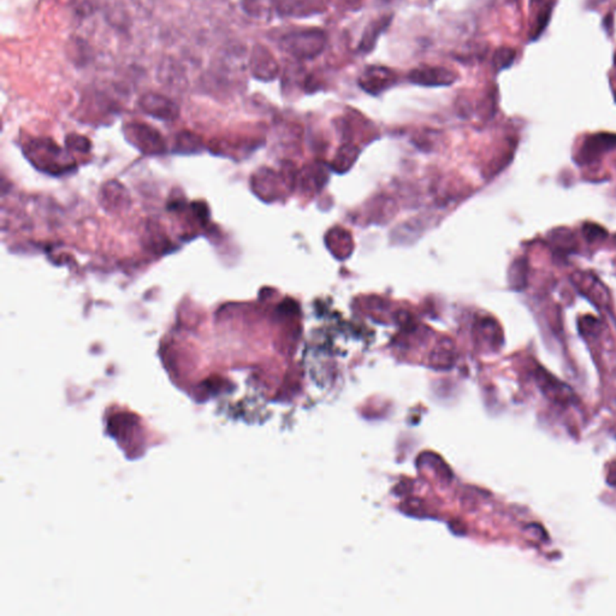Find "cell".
<instances>
[{"instance_id":"cell-1","label":"cell","mask_w":616,"mask_h":616,"mask_svg":"<svg viewBox=\"0 0 616 616\" xmlns=\"http://www.w3.org/2000/svg\"><path fill=\"white\" fill-rule=\"evenodd\" d=\"M25 151L35 167L51 175H61L75 167V164H69L67 154L51 140L33 141Z\"/></svg>"},{"instance_id":"cell-2","label":"cell","mask_w":616,"mask_h":616,"mask_svg":"<svg viewBox=\"0 0 616 616\" xmlns=\"http://www.w3.org/2000/svg\"><path fill=\"white\" fill-rule=\"evenodd\" d=\"M127 140L144 154H160L165 152V142L159 131L144 123H129L125 125Z\"/></svg>"},{"instance_id":"cell-3","label":"cell","mask_w":616,"mask_h":616,"mask_svg":"<svg viewBox=\"0 0 616 616\" xmlns=\"http://www.w3.org/2000/svg\"><path fill=\"white\" fill-rule=\"evenodd\" d=\"M324 35L321 32H299L289 34L283 39L288 52L297 58L315 57L324 47Z\"/></svg>"},{"instance_id":"cell-4","label":"cell","mask_w":616,"mask_h":616,"mask_svg":"<svg viewBox=\"0 0 616 616\" xmlns=\"http://www.w3.org/2000/svg\"><path fill=\"white\" fill-rule=\"evenodd\" d=\"M535 378L538 387L544 394V396L549 399L550 401L555 402L556 405L569 406L575 400L573 390L567 384L560 382L559 379L545 372L544 370L540 368L535 373Z\"/></svg>"},{"instance_id":"cell-5","label":"cell","mask_w":616,"mask_h":616,"mask_svg":"<svg viewBox=\"0 0 616 616\" xmlns=\"http://www.w3.org/2000/svg\"><path fill=\"white\" fill-rule=\"evenodd\" d=\"M140 107L147 115L162 120H176L180 115L178 106L165 96L149 92L140 98Z\"/></svg>"},{"instance_id":"cell-6","label":"cell","mask_w":616,"mask_h":616,"mask_svg":"<svg viewBox=\"0 0 616 616\" xmlns=\"http://www.w3.org/2000/svg\"><path fill=\"white\" fill-rule=\"evenodd\" d=\"M251 72L260 80H273L277 75L278 65L271 53L263 46H255L251 56Z\"/></svg>"},{"instance_id":"cell-7","label":"cell","mask_w":616,"mask_h":616,"mask_svg":"<svg viewBox=\"0 0 616 616\" xmlns=\"http://www.w3.org/2000/svg\"><path fill=\"white\" fill-rule=\"evenodd\" d=\"M410 78L423 86H447L455 81V75L443 67H425L413 70Z\"/></svg>"},{"instance_id":"cell-8","label":"cell","mask_w":616,"mask_h":616,"mask_svg":"<svg viewBox=\"0 0 616 616\" xmlns=\"http://www.w3.org/2000/svg\"><path fill=\"white\" fill-rule=\"evenodd\" d=\"M392 82H394L392 72L385 67H370L360 78V85L363 89L373 94L385 89L392 85Z\"/></svg>"},{"instance_id":"cell-9","label":"cell","mask_w":616,"mask_h":616,"mask_svg":"<svg viewBox=\"0 0 616 616\" xmlns=\"http://www.w3.org/2000/svg\"><path fill=\"white\" fill-rule=\"evenodd\" d=\"M101 199L107 209H116L125 205V201L129 199L125 187L120 186L118 182H109L103 189Z\"/></svg>"},{"instance_id":"cell-10","label":"cell","mask_w":616,"mask_h":616,"mask_svg":"<svg viewBox=\"0 0 616 616\" xmlns=\"http://www.w3.org/2000/svg\"><path fill=\"white\" fill-rule=\"evenodd\" d=\"M387 23H389V19H379L377 22L371 24V27L365 32L360 47L366 50V51L371 50L377 40L378 34L381 33L383 29L387 28Z\"/></svg>"},{"instance_id":"cell-11","label":"cell","mask_w":616,"mask_h":616,"mask_svg":"<svg viewBox=\"0 0 616 616\" xmlns=\"http://www.w3.org/2000/svg\"><path fill=\"white\" fill-rule=\"evenodd\" d=\"M200 147V139L191 133H181L177 138V149L181 153H194Z\"/></svg>"},{"instance_id":"cell-12","label":"cell","mask_w":616,"mask_h":616,"mask_svg":"<svg viewBox=\"0 0 616 616\" xmlns=\"http://www.w3.org/2000/svg\"><path fill=\"white\" fill-rule=\"evenodd\" d=\"M67 146L69 149L80 151V152H87L91 149V144L88 139L80 136V135H70L69 138H67Z\"/></svg>"},{"instance_id":"cell-13","label":"cell","mask_w":616,"mask_h":616,"mask_svg":"<svg viewBox=\"0 0 616 616\" xmlns=\"http://www.w3.org/2000/svg\"><path fill=\"white\" fill-rule=\"evenodd\" d=\"M608 480H609V482H610V484H614V485H616V465L615 467L613 468V469H610V472H609V477H608Z\"/></svg>"}]
</instances>
